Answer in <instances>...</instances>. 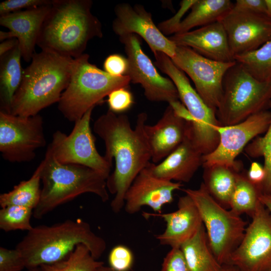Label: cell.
Wrapping results in <instances>:
<instances>
[{"label":"cell","mask_w":271,"mask_h":271,"mask_svg":"<svg viewBox=\"0 0 271 271\" xmlns=\"http://www.w3.org/2000/svg\"><path fill=\"white\" fill-rule=\"evenodd\" d=\"M233 6L234 4L229 0H196L190 13L182 20L176 33H185L194 27L219 21Z\"/></svg>","instance_id":"27"},{"label":"cell","mask_w":271,"mask_h":271,"mask_svg":"<svg viewBox=\"0 0 271 271\" xmlns=\"http://www.w3.org/2000/svg\"><path fill=\"white\" fill-rule=\"evenodd\" d=\"M91 0H53L37 45L42 50L75 59L88 42L102 38V25L91 12Z\"/></svg>","instance_id":"2"},{"label":"cell","mask_w":271,"mask_h":271,"mask_svg":"<svg viewBox=\"0 0 271 271\" xmlns=\"http://www.w3.org/2000/svg\"><path fill=\"white\" fill-rule=\"evenodd\" d=\"M145 216H159L166 222L164 231L156 236L160 244L171 248L180 247L203 225L199 212L187 195L180 197L178 209L167 213H144Z\"/></svg>","instance_id":"20"},{"label":"cell","mask_w":271,"mask_h":271,"mask_svg":"<svg viewBox=\"0 0 271 271\" xmlns=\"http://www.w3.org/2000/svg\"><path fill=\"white\" fill-rule=\"evenodd\" d=\"M262 193L261 188L250 182L246 177V172L241 171L237 174L235 186L230 200L229 209L238 215L246 214L252 218Z\"/></svg>","instance_id":"29"},{"label":"cell","mask_w":271,"mask_h":271,"mask_svg":"<svg viewBox=\"0 0 271 271\" xmlns=\"http://www.w3.org/2000/svg\"><path fill=\"white\" fill-rule=\"evenodd\" d=\"M51 4L1 16L0 25L9 31H0L1 42L11 38L17 39L22 58L27 62L31 61L43 23Z\"/></svg>","instance_id":"19"},{"label":"cell","mask_w":271,"mask_h":271,"mask_svg":"<svg viewBox=\"0 0 271 271\" xmlns=\"http://www.w3.org/2000/svg\"><path fill=\"white\" fill-rule=\"evenodd\" d=\"M270 120L271 111L266 109L240 123L216 126L219 142L212 152L203 156V168L218 164L241 170V164L235 160L236 158L250 141L266 131Z\"/></svg>","instance_id":"13"},{"label":"cell","mask_w":271,"mask_h":271,"mask_svg":"<svg viewBox=\"0 0 271 271\" xmlns=\"http://www.w3.org/2000/svg\"><path fill=\"white\" fill-rule=\"evenodd\" d=\"M74 59L51 51L35 53L30 64L23 70L10 113L34 116L58 103L68 85Z\"/></svg>","instance_id":"4"},{"label":"cell","mask_w":271,"mask_h":271,"mask_svg":"<svg viewBox=\"0 0 271 271\" xmlns=\"http://www.w3.org/2000/svg\"><path fill=\"white\" fill-rule=\"evenodd\" d=\"M33 209L18 205H9L0 210V228L5 232L31 230Z\"/></svg>","instance_id":"33"},{"label":"cell","mask_w":271,"mask_h":271,"mask_svg":"<svg viewBox=\"0 0 271 271\" xmlns=\"http://www.w3.org/2000/svg\"><path fill=\"white\" fill-rule=\"evenodd\" d=\"M133 255L131 250L123 245H117L108 255L109 266L115 271H129L133 265Z\"/></svg>","instance_id":"34"},{"label":"cell","mask_w":271,"mask_h":271,"mask_svg":"<svg viewBox=\"0 0 271 271\" xmlns=\"http://www.w3.org/2000/svg\"><path fill=\"white\" fill-rule=\"evenodd\" d=\"M270 101L271 80L255 79L236 62L224 76L216 117L220 126L235 124L269 108Z\"/></svg>","instance_id":"7"},{"label":"cell","mask_w":271,"mask_h":271,"mask_svg":"<svg viewBox=\"0 0 271 271\" xmlns=\"http://www.w3.org/2000/svg\"><path fill=\"white\" fill-rule=\"evenodd\" d=\"M180 182L160 179L152 174L147 166L136 177L124 197V210L129 214L139 212L147 206L156 213L173 201V192L182 187Z\"/></svg>","instance_id":"18"},{"label":"cell","mask_w":271,"mask_h":271,"mask_svg":"<svg viewBox=\"0 0 271 271\" xmlns=\"http://www.w3.org/2000/svg\"><path fill=\"white\" fill-rule=\"evenodd\" d=\"M234 59L255 79L271 80V39L258 49L235 56Z\"/></svg>","instance_id":"31"},{"label":"cell","mask_w":271,"mask_h":271,"mask_svg":"<svg viewBox=\"0 0 271 271\" xmlns=\"http://www.w3.org/2000/svg\"><path fill=\"white\" fill-rule=\"evenodd\" d=\"M203 183L210 195L224 208H229L237 174L242 171L223 165L204 168Z\"/></svg>","instance_id":"26"},{"label":"cell","mask_w":271,"mask_h":271,"mask_svg":"<svg viewBox=\"0 0 271 271\" xmlns=\"http://www.w3.org/2000/svg\"><path fill=\"white\" fill-rule=\"evenodd\" d=\"M84 53L74 59L68 85L58 102V109L68 120L75 122L102 102L112 91L127 87L128 76H114L89 61Z\"/></svg>","instance_id":"6"},{"label":"cell","mask_w":271,"mask_h":271,"mask_svg":"<svg viewBox=\"0 0 271 271\" xmlns=\"http://www.w3.org/2000/svg\"><path fill=\"white\" fill-rule=\"evenodd\" d=\"M46 145L44 121L39 114L25 117L0 111V152L4 160L30 162L36 151Z\"/></svg>","instance_id":"11"},{"label":"cell","mask_w":271,"mask_h":271,"mask_svg":"<svg viewBox=\"0 0 271 271\" xmlns=\"http://www.w3.org/2000/svg\"><path fill=\"white\" fill-rule=\"evenodd\" d=\"M219 21L233 57L253 51L271 39V19L265 14L232 8Z\"/></svg>","instance_id":"16"},{"label":"cell","mask_w":271,"mask_h":271,"mask_svg":"<svg viewBox=\"0 0 271 271\" xmlns=\"http://www.w3.org/2000/svg\"><path fill=\"white\" fill-rule=\"evenodd\" d=\"M103 264L93 257L85 245L79 244L64 259L40 267L42 271H94Z\"/></svg>","instance_id":"30"},{"label":"cell","mask_w":271,"mask_h":271,"mask_svg":"<svg viewBox=\"0 0 271 271\" xmlns=\"http://www.w3.org/2000/svg\"><path fill=\"white\" fill-rule=\"evenodd\" d=\"M193 201L205 228L209 245L219 263L229 264L231 254L241 241L246 222L218 203L201 183L197 189H182Z\"/></svg>","instance_id":"8"},{"label":"cell","mask_w":271,"mask_h":271,"mask_svg":"<svg viewBox=\"0 0 271 271\" xmlns=\"http://www.w3.org/2000/svg\"><path fill=\"white\" fill-rule=\"evenodd\" d=\"M265 176L266 173L263 166L257 162H252L246 172V177L248 180L254 185L260 187L261 189Z\"/></svg>","instance_id":"42"},{"label":"cell","mask_w":271,"mask_h":271,"mask_svg":"<svg viewBox=\"0 0 271 271\" xmlns=\"http://www.w3.org/2000/svg\"><path fill=\"white\" fill-rule=\"evenodd\" d=\"M123 44L128 62L126 75L130 82L140 84L146 98L153 102L170 104L179 99L176 86L168 78L161 76L141 47L140 37L130 34L119 37Z\"/></svg>","instance_id":"15"},{"label":"cell","mask_w":271,"mask_h":271,"mask_svg":"<svg viewBox=\"0 0 271 271\" xmlns=\"http://www.w3.org/2000/svg\"><path fill=\"white\" fill-rule=\"evenodd\" d=\"M79 244L85 245L96 259L106 248L104 239L92 231L89 224L79 219L33 227L16 248L29 269L62 260Z\"/></svg>","instance_id":"3"},{"label":"cell","mask_w":271,"mask_h":271,"mask_svg":"<svg viewBox=\"0 0 271 271\" xmlns=\"http://www.w3.org/2000/svg\"><path fill=\"white\" fill-rule=\"evenodd\" d=\"M53 0H6L0 3V15L51 4Z\"/></svg>","instance_id":"38"},{"label":"cell","mask_w":271,"mask_h":271,"mask_svg":"<svg viewBox=\"0 0 271 271\" xmlns=\"http://www.w3.org/2000/svg\"><path fill=\"white\" fill-rule=\"evenodd\" d=\"M203 155L192 141L189 133L182 143L161 163L150 162L148 167L153 175L167 181L188 182L203 163Z\"/></svg>","instance_id":"23"},{"label":"cell","mask_w":271,"mask_h":271,"mask_svg":"<svg viewBox=\"0 0 271 271\" xmlns=\"http://www.w3.org/2000/svg\"><path fill=\"white\" fill-rule=\"evenodd\" d=\"M107 97L109 109L115 113H121L127 110L134 103L132 94L127 87L116 89Z\"/></svg>","instance_id":"35"},{"label":"cell","mask_w":271,"mask_h":271,"mask_svg":"<svg viewBox=\"0 0 271 271\" xmlns=\"http://www.w3.org/2000/svg\"><path fill=\"white\" fill-rule=\"evenodd\" d=\"M114 11L112 28L119 37L135 34L146 41L153 54L161 52L171 59L174 57L177 46L162 33L154 24L152 14L143 6L122 3L116 5Z\"/></svg>","instance_id":"17"},{"label":"cell","mask_w":271,"mask_h":271,"mask_svg":"<svg viewBox=\"0 0 271 271\" xmlns=\"http://www.w3.org/2000/svg\"><path fill=\"white\" fill-rule=\"evenodd\" d=\"M94 108L89 109L74 122L69 134L60 130L55 131L48 146L59 163L86 166L100 173L107 180L110 175L112 163L99 154L96 149L95 139L90 127Z\"/></svg>","instance_id":"10"},{"label":"cell","mask_w":271,"mask_h":271,"mask_svg":"<svg viewBox=\"0 0 271 271\" xmlns=\"http://www.w3.org/2000/svg\"><path fill=\"white\" fill-rule=\"evenodd\" d=\"M103 69L112 76H125L128 69L127 59L120 54H111L105 59L103 63Z\"/></svg>","instance_id":"40"},{"label":"cell","mask_w":271,"mask_h":271,"mask_svg":"<svg viewBox=\"0 0 271 271\" xmlns=\"http://www.w3.org/2000/svg\"><path fill=\"white\" fill-rule=\"evenodd\" d=\"M21 58L19 45L0 56L1 111L9 113L14 95L22 80Z\"/></svg>","instance_id":"24"},{"label":"cell","mask_w":271,"mask_h":271,"mask_svg":"<svg viewBox=\"0 0 271 271\" xmlns=\"http://www.w3.org/2000/svg\"><path fill=\"white\" fill-rule=\"evenodd\" d=\"M220 271H238V269L236 267L231 264H225L222 265Z\"/></svg>","instance_id":"45"},{"label":"cell","mask_w":271,"mask_h":271,"mask_svg":"<svg viewBox=\"0 0 271 271\" xmlns=\"http://www.w3.org/2000/svg\"><path fill=\"white\" fill-rule=\"evenodd\" d=\"M269 108L271 111V101ZM245 151L251 157H263L266 176L262 185V192L263 194H271V120L265 134L254 138L246 146Z\"/></svg>","instance_id":"32"},{"label":"cell","mask_w":271,"mask_h":271,"mask_svg":"<svg viewBox=\"0 0 271 271\" xmlns=\"http://www.w3.org/2000/svg\"><path fill=\"white\" fill-rule=\"evenodd\" d=\"M41 197L33 216L41 219L57 207L84 193H92L101 200L109 199L106 179L98 172L82 165L62 164L48 147L42 161Z\"/></svg>","instance_id":"5"},{"label":"cell","mask_w":271,"mask_h":271,"mask_svg":"<svg viewBox=\"0 0 271 271\" xmlns=\"http://www.w3.org/2000/svg\"><path fill=\"white\" fill-rule=\"evenodd\" d=\"M169 39L176 46L189 47L208 59L222 62L235 61L220 21L193 31L175 34Z\"/></svg>","instance_id":"21"},{"label":"cell","mask_w":271,"mask_h":271,"mask_svg":"<svg viewBox=\"0 0 271 271\" xmlns=\"http://www.w3.org/2000/svg\"><path fill=\"white\" fill-rule=\"evenodd\" d=\"M236 10L266 15L264 0H237L233 8Z\"/></svg>","instance_id":"41"},{"label":"cell","mask_w":271,"mask_h":271,"mask_svg":"<svg viewBox=\"0 0 271 271\" xmlns=\"http://www.w3.org/2000/svg\"><path fill=\"white\" fill-rule=\"evenodd\" d=\"M229 264L238 271H271V215L260 201Z\"/></svg>","instance_id":"14"},{"label":"cell","mask_w":271,"mask_h":271,"mask_svg":"<svg viewBox=\"0 0 271 271\" xmlns=\"http://www.w3.org/2000/svg\"><path fill=\"white\" fill-rule=\"evenodd\" d=\"M196 0H183L180 3V8L171 18L161 22L158 28L164 35L177 33L178 28L182 22V18L187 11L191 9Z\"/></svg>","instance_id":"37"},{"label":"cell","mask_w":271,"mask_h":271,"mask_svg":"<svg viewBox=\"0 0 271 271\" xmlns=\"http://www.w3.org/2000/svg\"><path fill=\"white\" fill-rule=\"evenodd\" d=\"M266 6V15L271 19V0H264Z\"/></svg>","instance_id":"46"},{"label":"cell","mask_w":271,"mask_h":271,"mask_svg":"<svg viewBox=\"0 0 271 271\" xmlns=\"http://www.w3.org/2000/svg\"><path fill=\"white\" fill-rule=\"evenodd\" d=\"M25 267L24 258L18 249L0 247V271H21Z\"/></svg>","instance_id":"36"},{"label":"cell","mask_w":271,"mask_h":271,"mask_svg":"<svg viewBox=\"0 0 271 271\" xmlns=\"http://www.w3.org/2000/svg\"><path fill=\"white\" fill-rule=\"evenodd\" d=\"M27 271H42L40 267H37L27 269Z\"/></svg>","instance_id":"48"},{"label":"cell","mask_w":271,"mask_h":271,"mask_svg":"<svg viewBox=\"0 0 271 271\" xmlns=\"http://www.w3.org/2000/svg\"><path fill=\"white\" fill-rule=\"evenodd\" d=\"M189 124V122L176 114L169 104L156 124H146L145 132L152 163L157 164L163 160L182 143Z\"/></svg>","instance_id":"22"},{"label":"cell","mask_w":271,"mask_h":271,"mask_svg":"<svg viewBox=\"0 0 271 271\" xmlns=\"http://www.w3.org/2000/svg\"><path fill=\"white\" fill-rule=\"evenodd\" d=\"M190 271H220V264L209 245L204 225L180 247Z\"/></svg>","instance_id":"25"},{"label":"cell","mask_w":271,"mask_h":271,"mask_svg":"<svg viewBox=\"0 0 271 271\" xmlns=\"http://www.w3.org/2000/svg\"><path fill=\"white\" fill-rule=\"evenodd\" d=\"M161 271H190L180 247L171 248L164 258Z\"/></svg>","instance_id":"39"},{"label":"cell","mask_w":271,"mask_h":271,"mask_svg":"<svg viewBox=\"0 0 271 271\" xmlns=\"http://www.w3.org/2000/svg\"><path fill=\"white\" fill-rule=\"evenodd\" d=\"M154 55L155 65L173 81L181 102L192 116L189 132L192 141L203 156L210 154L219 142L215 127L220 124L216 111L205 103L191 86L186 74L175 65L171 58L161 52H156Z\"/></svg>","instance_id":"9"},{"label":"cell","mask_w":271,"mask_h":271,"mask_svg":"<svg viewBox=\"0 0 271 271\" xmlns=\"http://www.w3.org/2000/svg\"><path fill=\"white\" fill-rule=\"evenodd\" d=\"M259 200L266 207L271 215V194L262 193L259 196Z\"/></svg>","instance_id":"44"},{"label":"cell","mask_w":271,"mask_h":271,"mask_svg":"<svg viewBox=\"0 0 271 271\" xmlns=\"http://www.w3.org/2000/svg\"><path fill=\"white\" fill-rule=\"evenodd\" d=\"M19 45V41L16 38H11L1 42L0 44V56L12 51Z\"/></svg>","instance_id":"43"},{"label":"cell","mask_w":271,"mask_h":271,"mask_svg":"<svg viewBox=\"0 0 271 271\" xmlns=\"http://www.w3.org/2000/svg\"><path fill=\"white\" fill-rule=\"evenodd\" d=\"M171 59L192 79L195 90L205 103L216 111L222 95L224 76L236 61L213 60L189 47L181 46H177L175 54Z\"/></svg>","instance_id":"12"},{"label":"cell","mask_w":271,"mask_h":271,"mask_svg":"<svg viewBox=\"0 0 271 271\" xmlns=\"http://www.w3.org/2000/svg\"><path fill=\"white\" fill-rule=\"evenodd\" d=\"M42 167L41 162L29 179L21 181L11 191L1 194V208L9 205H18L34 210L38 205L41 197Z\"/></svg>","instance_id":"28"},{"label":"cell","mask_w":271,"mask_h":271,"mask_svg":"<svg viewBox=\"0 0 271 271\" xmlns=\"http://www.w3.org/2000/svg\"><path fill=\"white\" fill-rule=\"evenodd\" d=\"M147 118L146 112L139 114L133 128L126 115L108 109L93 123V131L104 141V157L115 162L114 171L106 180V185L108 192L114 195L110 207L115 213L124 207L127 190L151 160L145 129Z\"/></svg>","instance_id":"1"},{"label":"cell","mask_w":271,"mask_h":271,"mask_svg":"<svg viewBox=\"0 0 271 271\" xmlns=\"http://www.w3.org/2000/svg\"><path fill=\"white\" fill-rule=\"evenodd\" d=\"M94 271H115L110 266H104V264L97 267Z\"/></svg>","instance_id":"47"}]
</instances>
